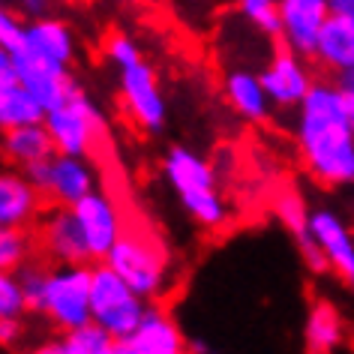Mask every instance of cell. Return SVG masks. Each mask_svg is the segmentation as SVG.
<instances>
[{
	"label": "cell",
	"instance_id": "obj_1",
	"mask_svg": "<svg viewBox=\"0 0 354 354\" xmlns=\"http://www.w3.org/2000/svg\"><path fill=\"white\" fill-rule=\"evenodd\" d=\"M295 145L318 187H354V123L342 105L339 82H315L297 105Z\"/></svg>",
	"mask_w": 354,
	"mask_h": 354
},
{
	"label": "cell",
	"instance_id": "obj_2",
	"mask_svg": "<svg viewBox=\"0 0 354 354\" xmlns=\"http://www.w3.org/2000/svg\"><path fill=\"white\" fill-rule=\"evenodd\" d=\"M162 174L177 192L183 210L201 228L216 232V228H223L228 223V205H225V196L219 192L216 168L201 153L183 145L171 147L162 159Z\"/></svg>",
	"mask_w": 354,
	"mask_h": 354
},
{
	"label": "cell",
	"instance_id": "obj_3",
	"mask_svg": "<svg viewBox=\"0 0 354 354\" xmlns=\"http://www.w3.org/2000/svg\"><path fill=\"white\" fill-rule=\"evenodd\" d=\"M105 57L120 73V102L129 120L141 132H159L165 127L168 105L159 91L153 66L145 60L141 48L132 42L127 33H114L105 46Z\"/></svg>",
	"mask_w": 354,
	"mask_h": 354
},
{
	"label": "cell",
	"instance_id": "obj_4",
	"mask_svg": "<svg viewBox=\"0 0 354 354\" xmlns=\"http://www.w3.org/2000/svg\"><path fill=\"white\" fill-rule=\"evenodd\" d=\"M105 264H111L132 288L145 300L156 304L159 297L168 295L171 288V264H168L165 250L153 237L141 234V228H123L118 243L105 255Z\"/></svg>",
	"mask_w": 354,
	"mask_h": 354
},
{
	"label": "cell",
	"instance_id": "obj_5",
	"mask_svg": "<svg viewBox=\"0 0 354 354\" xmlns=\"http://www.w3.org/2000/svg\"><path fill=\"white\" fill-rule=\"evenodd\" d=\"M91 279L93 264H51L46 297L37 315L46 318V324L57 333L91 322Z\"/></svg>",
	"mask_w": 354,
	"mask_h": 354
},
{
	"label": "cell",
	"instance_id": "obj_6",
	"mask_svg": "<svg viewBox=\"0 0 354 354\" xmlns=\"http://www.w3.org/2000/svg\"><path fill=\"white\" fill-rule=\"evenodd\" d=\"M150 300H145L111 264L96 261L91 279V315L100 322L114 339H123L136 330L141 315L147 313Z\"/></svg>",
	"mask_w": 354,
	"mask_h": 354
},
{
	"label": "cell",
	"instance_id": "obj_7",
	"mask_svg": "<svg viewBox=\"0 0 354 354\" xmlns=\"http://www.w3.org/2000/svg\"><path fill=\"white\" fill-rule=\"evenodd\" d=\"M24 174L46 196L48 205L73 207L75 201H82L87 192L100 187V174L87 162V156H73V153H51L42 162L28 165Z\"/></svg>",
	"mask_w": 354,
	"mask_h": 354
},
{
	"label": "cell",
	"instance_id": "obj_8",
	"mask_svg": "<svg viewBox=\"0 0 354 354\" xmlns=\"http://www.w3.org/2000/svg\"><path fill=\"white\" fill-rule=\"evenodd\" d=\"M46 127L55 138L57 153L73 156H91L96 147V138L102 132V114L93 105L82 87H75L73 96L60 105L46 111Z\"/></svg>",
	"mask_w": 354,
	"mask_h": 354
},
{
	"label": "cell",
	"instance_id": "obj_9",
	"mask_svg": "<svg viewBox=\"0 0 354 354\" xmlns=\"http://www.w3.org/2000/svg\"><path fill=\"white\" fill-rule=\"evenodd\" d=\"M33 237H37V252L48 264H93L91 246L73 207L48 205L33 225Z\"/></svg>",
	"mask_w": 354,
	"mask_h": 354
},
{
	"label": "cell",
	"instance_id": "obj_10",
	"mask_svg": "<svg viewBox=\"0 0 354 354\" xmlns=\"http://www.w3.org/2000/svg\"><path fill=\"white\" fill-rule=\"evenodd\" d=\"M261 82L270 96V105L277 111H297V105L313 91L315 75L309 66V57L297 55L295 48L282 46L270 55V60L261 66Z\"/></svg>",
	"mask_w": 354,
	"mask_h": 354
},
{
	"label": "cell",
	"instance_id": "obj_11",
	"mask_svg": "<svg viewBox=\"0 0 354 354\" xmlns=\"http://www.w3.org/2000/svg\"><path fill=\"white\" fill-rule=\"evenodd\" d=\"M15 69H19V84L37 100L42 109H55L64 100H69L75 91V82L69 75V66L48 60L46 55L33 51L30 46H24L21 51H15Z\"/></svg>",
	"mask_w": 354,
	"mask_h": 354
},
{
	"label": "cell",
	"instance_id": "obj_12",
	"mask_svg": "<svg viewBox=\"0 0 354 354\" xmlns=\"http://www.w3.org/2000/svg\"><path fill=\"white\" fill-rule=\"evenodd\" d=\"M78 223H82V232L87 237V246H91V255H93V264L96 261H105V255L111 252V246L118 243V237L123 234V214L118 207L109 192L96 187L93 192H87L82 201L73 205Z\"/></svg>",
	"mask_w": 354,
	"mask_h": 354
},
{
	"label": "cell",
	"instance_id": "obj_13",
	"mask_svg": "<svg viewBox=\"0 0 354 354\" xmlns=\"http://www.w3.org/2000/svg\"><path fill=\"white\" fill-rule=\"evenodd\" d=\"M309 228L322 246L327 268L354 295V232L348 223L330 207H318L309 214Z\"/></svg>",
	"mask_w": 354,
	"mask_h": 354
},
{
	"label": "cell",
	"instance_id": "obj_14",
	"mask_svg": "<svg viewBox=\"0 0 354 354\" xmlns=\"http://www.w3.org/2000/svg\"><path fill=\"white\" fill-rule=\"evenodd\" d=\"M189 348L180 324L165 306L150 304L136 330L118 339V354H183Z\"/></svg>",
	"mask_w": 354,
	"mask_h": 354
},
{
	"label": "cell",
	"instance_id": "obj_15",
	"mask_svg": "<svg viewBox=\"0 0 354 354\" xmlns=\"http://www.w3.org/2000/svg\"><path fill=\"white\" fill-rule=\"evenodd\" d=\"M330 15V0H279V42L295 48L297 55L313 57L318 33H322Z\"/></svg>",
	"mask_w": 354,
	"mask_h": 354
},
{
	"label": "cell",
	"instance_id": "obj_16",
	"mask_svg": "<svg viewBox=\"0 0 354 354\" xmlns=\"http://www.w3.org/2000/svg\"><path fill=\"white\" fill-rule=\"evenodd\" d=\"M46 207V196L33 187V180L21 168L6 162L0 165V225L33 228Z\"/></svg>",
	"mask_w": 354,
	"mask_h": 354
},
{
	"label": "cell",
	"instance_id": "obj_17",
	"mask_svg": "<svg viewBox=\"0 0 354 354\" xmlns=\"http://www.w3.org/2000/svg\"><path fill=\"white\" fill-rule=\"evenodd\" d=\"M313 60L324 73L330 75H345L354 73V19L351 15H330L327 24L318 33Z\"/></svg>",
	"mask_w": 354,
	"mask_h": 354
},
{
	"label": "cell",
	"instance_id": "obj_18",
	"mask_svg": "<svg viewBox=\"0 0 354 354\" xmlns=\"http://www.w3.org/2000/svg\"><path fill=\"white\" fill-rule=\"evenodd\" d=\"M223 93L237 118H243L250 123H264L273 111L270 96L261 82V73H252V69H246V66L228 69L225 82H223Z\"/></svg>",
	"mask_w": 354,
	"mask_h": 354
},
{
	"label": "cell",
	"instance_id": "obj_19",
	"mask_svg": "<svg viewBox=\"0 0 354 354\" xmlns=\"http://www.w3.org/2000/svg\"><path fill=\"white\" fill-rule=\"evenodd\" d=\"M51 153H57V147H55V138H51L46 120L21 123V127L0 132V159H3L6 165H15L24 171L28 165L42 162V159H48Z\"/></svg>",
	"mask_w": 354,
	"mask_h": 354
},
{
	"label": "cell",
	"instance_id": "obj_20",
	"mask_svg": "<svg viewBox=\"0 0 354 354\" xmlns=\"http://www.w3.org/2000/svg\"><path fill=\"white\" fill-rule=\"evenodd\" d=\"M28 46L64 66H73V60H75L73 28L60 19H51V15H37L33 21H28Z\"/></svg>",
	"mask_w": 354,
	"mask_h": 354
},
{
	"label": "cell",
	"instance_id": "obj_21",
	"mask_svg": "<svg viewBox=\"0 0 354 354\" xmlns=\"http://www.w3.org/2000/svg\"><path fill=\"white\" fill-rule=\"evenodd\" d=\"M345 342V324H342V315L330 300H315L306 313V322H304V345L306 351H315V354H330L336 351L339 345Z\"/></svg>",
	"mask_w": 354,
	"mask_h": 354
},
{
	"label": "cell",
	"instance_id": "obj_22",
	"mask_svg": "<svg viewBox=\"0 0 354 354\" xmlns=\"http://www.w3.org/2000/svg\"><path fill=\"white\" fill-rule=\"evenodd\" d=\"M42 354H118V339L100 322H84L73 330L57 333L55 342L39 345Z\"/></svg>",
	"mask_w": 354,
	"mask_h": 354
},
{
	"label": "cell",
	"instance_id": "obj_23",
	"mask_svg": "<svg viewBox=\"0 0 354 354\" xmlns=\"http://www.w3.org/2000/svg\"><path fill=\"white\" fill-rule=\"evenodd\" d=\"M39 120H46V109L21 84L0 87V132L21 127V123H39Z\"/></svg>",
	"mask_w": 354,
	"mask_h": 354
},
{
	"label": "cell",
	"instance_id": "obj_24",
	"mask_svg": "<svg viewBox=\"0 0 354 354\" xmlns=\"http://www.w3.org/2000/svg\"><path fill=\"white\" fill-rule=\"evenodd\" d=\"M37 237L33 228L0 225V270L19 273L30 259H37Z\"/></svg>",
	"mask_w": 354,
	"mask_h": 354
},
{
	"label": "cell",
	"instance_id": "obj_25",
	"mask_svg": "<svg viewBox=\"0 0 354 354\" xmlns=\"http://www.w3.org/2000/svg\"><path fill=\"white\" fill-rule=\"evenodd\" d=\"M234 6L252 30H259L261 37L279 39V33H282L279 0H234Z\"/></svg>",
	"mask_w": 354,
	"mask_h": 354
},
{
	"label": "cell",
	"instance_id": "obj_26",
	"mask_svg": "<svg viewBox=\"0 0 354 354\" xmlns=\"http://www.w3.org/2000/svg\"><path fill=\"white\" fill-rule=\"evenodd\" d=\"M48 273H51V264H48L46 259H42V255H37V259H30V261L19 270V282H21L24 300H28V313H39L42 297H46Z\"/></svg>",
	"mask_w": 354,
	"mask_h": 354
},
{
	"label": "cell",
	"instance_id": "obj_27",
	"mask_svg": "<svg viewBox=\"0 0 354 354\" xmlns=\"http://www.w3.org/2000/svg\"><path fill=\"white\" fill-rule=\"evenodd\" d=\"M28 313V300H24L19 273L0 270V318L6 315H24Z\"/></svg>",
	"mask_w": 354,
	"mask_h": 354
},
{
	"label": "cell",
	"instance_id": "obj_28",
	"mask_svg": "<svg viewBox=\"0 0 354 354\" xmlns=\"http://www.w3.org/2000/svg\"><path fill=\"white\" fill-rule=\"evenodd\" d=\"M0 46L6 51H12V55L28 46V21H21L6 6H0Z\"/></svg>",
	"mask_w": 354,
	"mask_h": 354
},
{
	"label": "cell",
	"instance_id": "obj_29",
	"mask_svg": "<svg viewBox=\"0 0 354 354\" xmlns=\"http://www.w3.org/2000/svg\"><path fill=\"white\" fill-rule=\"evenodd\" d=\"M28 327H24L21 315H6L0 318V348H21Z\"/></svg>",
	"mask_w": 354,
	"mask_h": 354
},
{
	"label": "cell",
	"instance_id": "obj_30",
	"mask_svg": "<svg viewBox=\"0 0 354 354\" xmlns=\"http://www.w3.org/2000/svg\"><path fill=\"white\" fill-rule=\"evenodd\" d=\"M19 84V69H15V55L0 46V87Z\"/></svg>",
	"mask_w": 354,
	"mask_h": 354
},
{
	"label": "cell",
	"instance_id": "obj_31",
	"mask_svg": "<svg viewBox=\"0 0 354 354\" xmlns=\"http://www.w3.org/2000/svg\"><path fill=\"white\" fill-rule=\"evenodd\" d=\"M15 3L21 6L24 15H33V19H37V15H46L48 12L51 0H15Z\"/></svg>",
	"mask_w": 354,
	"mask_h": 354
},
{
	"label": "cell",
	"instance_id": "obj_32",
	"mask_svg": "<svg viewBox=\"0 0 354 354\" xmlns=\"http://www.w3.org/2000/svg\"><path fill=\"white\" fill-rule=\"evenodd\" d=\"M330 10L336 15H351L354 19V0H330Z\"/></svg>",
	"mask_w": 354,
	"mask_h": 354
},
{
	"label": "cell",
	"instance_id": "obj_33",
	"mask_svg": "<svg viewBox=\"0 0 354 354\" xmlns=\"http://www.w3.org/2000/svg\"><path fill=\"white\" fill-rule=\"evenodd\" d=\"M336 82H339L342 87H348V91H354V73H345V75L336 78Z\"/></svg>",
	"mask_w": 354,
	"mask_h": 354
},
{
	"label": "cell",
	"instance_id": "obj_34",
	"mask_svg": "<svg viewBox=\"0 0 354 354\" xmlns=\"http://www.w3.org/2000/svg\"><path fill=\"white\" fill-rule=\"evenodd\" d=\"M0 6H3V3H0Z\"/></svg>",
	"mask_w": 354,
	"mask_h": 354
}]
</instances>
